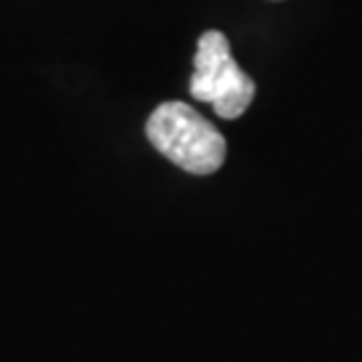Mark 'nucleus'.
<instances>
[{
    "label": "nucleus",
    "mask_w": 362,
    "mask_h": 362,
    "mask_svg": "<svg viewBox=\"0 0 362 362\" xmlns=\"http://www.w3.org/2000/svg\"><path fill=\"white\" fill-rule=\"evenodd\" d=\"M145 137L175 167L212 175L226 161V137L188 103H161L145 124Z\"/></svg>",
    "instance_id": "obj_1"
},
{
    "label": "nucleus",
    "mask_w": 362,
    "mask_h": 362,
    "mask_svg": "<svg viewBox=\"0 0 362 362\" xmlns=\"http://www.w3.org/2000/svg\"><path fill=\"white\" fill-rule=\"evenodd\" d=\"M191 97L209 103L212 110L226 121H233L255 100V81L236 65L231 43L220 30H207L196 43Z\"/></svg>",
    "instance_id": "obj_2"
}]
</instances>
